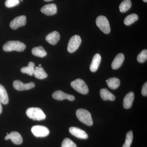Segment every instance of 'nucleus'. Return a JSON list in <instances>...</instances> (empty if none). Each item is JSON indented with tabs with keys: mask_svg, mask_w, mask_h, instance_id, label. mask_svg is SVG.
Here are the masks:
<instances>
[{
	"mask_svg": "<svg viewBox=\"0 0 147 147\" xmlns=\"http://www.w3.org/2000/svg\"><path fill=\"white\" fill-rule=\"evenodd\" d=\"M82 42L81 37L78 35L71 37L69 41L67 51L69 53H73L79 48Z\"/></svg>",
	"mask_w": 147,
	"mask_h": 147,
	"instance_id": "obj_6",
	"label": "nucleus"
},
{
	"mask_svg": "<svg viewBox=\"0 0 147 147\" xmlns=\"http://www.w3.org/2000/svg\"><path fill=\"white\" fill-rule=\"evenodd\" d=\"M32 53L34 56L41 58L44 57L47 55V52L41 46L34 47L32 49Z\"/></svg>",
	"mask_w": 147,
	"mask_h": 147,
	"instance_id": "obj_21",
	"label": "nucleus"
},
{
	"mask_svg": "<svg viewBox=\"0 0 147 147\" xmlns=\"http://www.w3.org/2000/svg\"><path fill=\"white\" fill-rule=\"evenodd\" d=\"M134 98V92H130L125 96L123 100V105L125 109H129L132 106Z\"/></svg>",
	"mask_w": 147,
	"mask_h": 147,
	"instance_id": "obj_16",
	"label": "nucleus"
},
{
	"mask_svg": "<svg viewBox=\"0 0 147 147\" xmlns=\"http://www.w3.org/2000/svg\"><path fill=\"white\" fill-rule=\"evenodd\" d=\"M106 82L108 86L111 89H116L120 85V81L119 79L116 77L109 78L106 80Z\"/></svg>",
	"mask_w": 147,
	"mask_h": 147,
	"instance_id": "obj_20",
	"label": "nucleus"
},
{
	"mask_svg": "<svg viewBox=\"0 0 147 147\" xmlns=\"http://www.w3.org/2000/svg\"><path fill=\"white\" fill-rule=\"evenodd\" d=\"M5 139L8 140L10 139L13 144L16 145H20L23 142V138L21 134L17 131H12L10 134L5 136Z\"/></svg>",
	"mask_w": 147,
	"mask_h": 147,
	"instance_id": "obj_13",
	"label": "nucleus"
},
{
	"mask_svg": "<svg viewBox=\"0 0 147 147\" xmlns=\"http://www.w3.org/2000/svg\"><path fill=\"white\" fill-rule=\"evenodd\" d=\"M96 26L104 33L108 34L110 32V28L109 21L105 16H99L96 21Z\"/></svg>",
	"mask_w": 147,
	"mask_h": 147,
	"instance_id": "obj_5",
	"label": "nucleus"
},
{
	"mask_svg": "<svg viewBox=\"0 0 147 147\" xmlns=\"http://www.w3.org/2000/svg\"><path fill=\"white\" fill-rule=\"evenodd\" d=\"M0 101L5 105L7 104L9 102L8 94L6 90L1 84H0Z\"/></svg>",
	"mask_w": 147,
	"mask_h": 147,
	"instance_id": "obj_22",
	"label": "nucleus"
},
{
	"mask_svg": "<svg viewBox=\"0 0 147 147\" xmlns=\"http://www.w3.org/2000/svg\"><path fill=\"white\" fill-rule=\"evenodd\" d=\"M142 94L144 96H147V83L146 82L142 87Z\"/></svg>",
	"mask_w": 147,
	"mask_h": 147,
	"instance_id": "obj_30",
	"label": "nucleus"
},
{
	"mask_svg": "<svg viewBox=\"0 0 147 147\" xmlns=\"http://www.w3.org/2000/svg\"><path fill=\"white\" fill-rule=\"evenodd\" d=\"M61 147H77L75 143L69 138L64 139L61 144Z\"/></svg>",
	"mask_w": 147,
	"mask_h": 147,
	"instance_id": "obj_28",
	"label": "nucleus"
},
{
	"mask_svg": "<svg viewBox=\"0 0 147 147\" xmlns=\"http://www.w3.org/2000/svg\"><path fill=\"white\" fill-rule=\"evenodd\" d=\"M21 1H23V0H21Z\"/></svg>",
	"mask_w": 147,
	"mask_h": 147,
	"instance_id": "obj_35",
	"label": "nucleus"
},
{
	"mask_svg": "<svg viewBox=\"0 0 147 147\" xmlns=\"http://www.w3.org/2000/svg\"><path fill=\"white\" fill-rule=\"evenodd\" d=\"M125 59L124 55L122 53H119L116 55L112 62L111 66L114 69H117L121 67Z\"/></svg>",
	"mask_w": 147,
	"mask_h": 147,
	"instance_id": "obj_15",
	"label": "nucleus"
},
{
	"mask_svg": "<svg viewBox=\"0 0 147 147\" xmlns=\"http://www.w3.org/2000/svg\"><path fill=\"white\" fill-rule=\"evenodd\" d=\"M32 134L36 137H47L50 133L49 129L46 127L42 125H35L32 127Z\"/></svg>",
	"mask_w": 147,
	"mask_h": 147,
	"instance_id": "obj_7",
	"label": "nucleus"
},
{
	"mask_svg": "<svg viewBox=\"0 0 147 147\" xmlns=\"http://www.w3.org/2000/svg\"><path fill=\"white\" fill-rule=\"evenodd\" d=\"M133 132L131 130L128 131L126 134V139H125V142L123 146L122 147H130L132 140H133Z\"/></svg>",
	"mask_w": 147,
	"mask_h": 147,
	"instance_id": "obj_26",
	"label": "nucleus"
},
{
	"mask_svg": "<svg viewBox=\"0 0 147 147\" xmlns=\"http://www.w3.org/2000/svg\"><path fill=\"white\" fill-rule=\"evenodd\" d=\"M19 3V0H6L5 3V5L6 7L11 8L18 5Z\"/></svg>",
	"mask_w": 147,
	"mask_h": 147,
	"instance_id": "obj_29",
	"label": "nucleus"
},
{
	"mask_svg": "<svg viewBox=\"0 0 147 147\" xmlns=\"http://www.w3.org/2000/svg\"><path fill=\"white\" fill-rule=\"evenodd\" d=\"M71 87L80 93L86 94L88 93V86L84 80L80 79H76L71 83Z\"/></svg>",
	"mask_w": 147,
	"mask_h": 147,
	"instance_id": "obj_4",
	"label": "nucleus"
},
{
	"mask_svg": "<svg viewBox=\"0 0 147 147\" xmlns=\"http://www.w3.org/2000/svg\"><path fill=\"white\" fill-rule=\"evenodd\" d=\"M53 97L56 100H62L68 99L70 101H73L75 99V97L72 95L65 93L61 90L56 91L53 94Z\"/></svg>",
	"mask_w": 147,
	"mask_h": 147,
	"instance_id": "obj_10",
	"label": "nucleus"
},
{
	"mask_svg": "<svg viewBox=\"0 0 147 147\" xmlns=\"http://www.w3.org/2000/svg\"><path fill=\"white\" fill-rule=\"evenodd\" d=\"M26 24V17L24 15L18 16L11 21L10 27L13 30H16L20 27L24 26Z\"/></svg>",
	"mask_w": 147,
	"mask_h": 147,
	"instance_id": "obj_8",
	"label": "nucleus"
},
{
	"mask_svg": "<svg viewBox=\"0 0 147 147\" xmlns=\"http://www.w3.org/2000/svg\"><path fill=\"white\" fill-rule=\"evenodd\" d=\"M101 56L99 54H96L94 55L90 67V70L92 72H95L97 70L101 61Z\"/></svg>",
	"mask_w": 147,
	"mask_h": 147,
	"instance_id": "obj_17",
	"label": "nucleus"
},
{
	"mask_svg": "<svg viewBox=\"0 0 147 147\" xmlns=\"http://www.w3.org/2000/svg\"><path fill=\"white\" fill-rule=\"evenodd\" d=\"M2 106L1 105V102L0 101V114L2 113Z\"/></svg>",
	"mask_w": 147,
	"mask_h": 147,
	"instance_id": "obj_31",
	"label": "nucleus"
},
{
	"mask_svg": "<svg viewBox=\"0 0 147 147\" xmlns=\"http://www.w3.org/2000/svg\"><path fill=\"white\" fill-rule=\"evenodd\" d=\"M139 17L136 13H132L127 16L124 20V23L126 26H129L137 21Z\"/></svg>",
	"mask_w": 147,
	"mask_h": 147,
	"instance_id": "obj_25",
	"label": "nucleus"
},
{
	"mask_svg": "<svg viewBox=\"0 0 147 147\" xmlns=\"http://www.w3.org/2000/svg\"><path fill=\"white\" fill-rule=\"evenodd\" d=\"M76 115L80 121L88 126L93 125V120L91 115L88 111L84 109H79L76 110Z\"/></svg>",
	"mask_w": 147,
	"mask_h": 147,
	"instance_id": "obj_2",
	"label": "nucleus"
},
{
	"mask_svg": "<svg viewBox=\"0 0 147 147\" xmlns=\"http://www.w3.org/2000/svg\"><path fill=\"white\" fill-rule=\"evenodd\" d=\"M27 116L34 120L41 121L46 118V115L43 111L38 108H30L27 109Z\"/></svg>",
	"mask_w": 147,
	"mask_h": 147,
	"instance_id": "obj_3",
	"label": "nucleus"
},
{
	"mask_svg": "<svg viewBox=\"0 0 147 147\" xmlns=\"http://www.w3.org/2000/svg\"><path fill=\"white\" fill-rule=\"evenodd\" d=\"M147 59V50H142L141 53H139L137 57V60L138 62L143 63L146 61Z\"/></svg>",
	"mask_w": 147,
	"mask_h": 147,
	"instance_id": "obj_27",
	"label": "nucleus"
},
{
	"mask_svg": "<svg viewBox=\"0 0 147 147\" xmlns=\"http://www.w3.org/2000/svg\"><path fill=\"white\" fill-rule=\"evenodd\" d=\"M144 2L147 3V0H143Z\"/></svg>",
	"mask_w": 147,
	"mask_h": 147,
	"instance_id": "obj_33",
	"label": "nucleus"
},
{
	"mask_svg": "<svg viewBox=\"0 0 147 147\" xmlns=\"http://www.w3.org/2000/svg\"><path fill=\"white\" fill-rule=\"evenodd\" d=\"M69 131L73 136L81 139H87L88 134L84 130L78 127H71L69 128Z\"/></svg>",
	"mask_w": 147,
	"mask_h": 147,
	"instance_id": "obj_12",
	"label": "nucleus"
},
{
	"mask_svg": "<svg viewBox=\"0 0 147 147\" xmlns=\"http://www.w3.org/2000/svg\"><path fill=\"white\" fill-rule=\"evenodd\" d=\"M34 63L33 62H30L28 66L22 67L21 69L23 73H26L30 76H32L34 70Z\"/></svg>",
	"mask_w": 147,
	"mask_h": 147,
	"instance_id": "obj_23",
	"label": "nucleus"
},
{
	"mask_svg": "<svg viewBox=\"0 0 147 147\" xmlns=\"http://www.w3.org/2000/svg\"><path fill=\"white\" fill-rule=\"evenodd\" d=\"M100 96L102 100L113 101L115 99V96L106 88L101 89L100 91Z\"/></svg>",
	"mask_w": 147,
	"mask_h": 147,
	"instance_id": "obj_18",
	"label": "nucleus"
},
{
	"mask_svg": "<svg viewBox=\"0 0 147 147\" xmlns=\"http://www.w3.org/2000/svg\"><path fill=\"white\" fill-rule=\"evenodd\" d=\"M45 2H49L51 1H53V0H44Z\"/></svg>",
	"mask_w": 147,
	"mask_h": 147,
	"instance_id": "obj_32",
	"label": "nucleus"
},
{
	"mask_svg": "<svg viewBox=\"0 0 147 147\" xmlns=\"http://www.w3.org/2000/svg\"><path fill=\"white\" fill-rule=\"evenodd\" d=\"M40 11L42 13L47 16H52L57 13V9L55 4L51 3L43 6Z\"/></svg>",
	"mask_w": 147,
	"mask_h": 147,
	"instance_id": "obj_11",
	"label": "nucleus"
},
{
	"mask_svg": "<svg viewBox=\"0 0 147 147\" xmlns=\"http://www.w3.org/2000/svg\"><path fill=\"white\" fill-rule=\"evenodd\" d=\"M131 6V0H123L119 5V8L120 11L122 13L127 11Z\"/></svg>",
	"mask_w": 147,
	"mask_h": 147,
	"instance_id": "obj_24",
	"label": "nucleus"
},
{
	"mask_svg": "<svg viewBox=\"0 0 147 147\" xmlns=\"http://www.w3.org/2000/svg\"><path fill=\"white\" fill-rule=\"evenodd\" d=\"M39 67H41V64H39Z\"/></svg>",
	"mask_w": 147,
	"mask_h": 147,
	"instance_id": "obj_34",
	"label": "nucleus"
},
{
	"mask_svg": "<svg viewBox=\"0 0 147 147\" xmlns=\"http://www.w3.org/2000/svg\"><path fill=\"white\" fill-rule=\"evenodd\" d=\"M13 88L18 91L28 90L34 88L35 84L33 82H30L28 84H24L19 80H16L13 83Z\"/></svg>",
	"mask_w": 147,
	"mask_h": 147,
	"instance_id": "obj_9",
	"label": "nucleus"
},
{
	"mask_svg": "<svg viewBox=\"0 0 147 147\" xmlns=\"http://www.w3.org/2000/svg\"><path fill=\"white\" fill-rule=\"evenodd\" d=\"M26 45L24 43L17 40L9 41L3 46V50L5 52L16 51L22 52L25 50Z\"/></svg>",
	"mask_w": 147,
	"mask_h": 147,
	"instance_id": "obj_1",
	"label": "nucleus"
},
{
	"mask_svg": "<svg viewBox=\"0 0 147 147\" xmlns=\"http://www.w3.org/2000/svg\"><path fill=\"white\" fill-rule=\"evenodd\" d=\"M60 39V35L57 31L52 32L46 36V40L48 43L52 45L57 44Z\"/></svg>",
	"mask_w": 147,
	"mask_h": 147,
	"instance_id": "obj_14",
	"label": "nucleus"
},
{
	"mask_svg": "<svg viewBox=\"0 0 147 147\" xmlns=\"http://www.w3.org/2000/svg\"><path fill=\"white\" fill-rule=\"evenodd\" d=\"M34 75L37 79H45L47 77V74L42 67H36L34 68Z\"/></svg>",
	"mask_w": 147,
	"mask_h": 147,
	"instance_id": "obj_19",
	"label": "nucleus"
}]
</instances>
